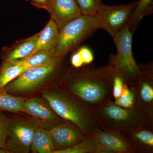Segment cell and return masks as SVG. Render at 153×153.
I'll list each match as a JSON object with an SVG mask.
<instances>
[{
    "label": "cell",
    "instance_id": "6da1fadb",
    "mask_svg": "<svg viewBox=\"0 0 153 153\" xmlns=\"http://www.w3.org/2000/svg\"><path fill=\"white\" fill-rule=\"evenodd\" d=\"M75 68L66 73L61 83L69 94L92 112L112 101V66L96 67L90 63Z\"/></svg>",
    "mask_w": 153,
    "mask_h": 153
},
{
    "label": "cell",
    "instance_id": "7a4b0ae2",
    "mask_svg": "<svg viewBox=\"0 0 153 153\" xmlns=\"http://www.w3.org/2000/svg\"><path fill=\"white\" fill-rule=\"evenodd\" d=\"M43 97L61 119L78 127L91 137L100 129L93 113L63 87L56 86L45 91Z\"/></svg>",
    "mask_w": 153,
    "mask_h": 153
},
{
    "label": "cell",
    "instance_id": "3957f363",
    "mask_svg": "<svg viewBox=\"0 0 153 153\" xmlns=\"http://www.w3.org/2000/svg\"><path fill=\"white\" fill-rule=\"evenodd\" d=\"M100 129L121 133L127 130H135L153 126V115L135 105L131 108L119 106L111 101L93 112Z\"/></svg>",
    "mask_w": 153,
    "mask_h": 153
},
{
    "label": "cell",
    "instance_id": "277c9868",
    "mask_svg": "<svg viewBox=\"0 0 153 153\" xmlns=\"http://www.w3.org/2000/svg\"><path fill=\"white\" fill-rule=\"evenodd\" d=\"M133 34L126 24L113 37L116 46L117 54L110 56L108 63L123 77L129 87L136 82L140 74L133 54Z\"/></svg>",
    "mask_w": 153,
    "mask_h": 153
},
{
    "label": "cell",
    "instance_id": "5b68a950",
    "mask_svg": "<svg viewBox=\"0 0 153 153\" xmlns=\"http://www.w3.org/2000/svg\"><path fill=\"white\" fill-rule=\"evenodd\" d=\"M63 57H55L46 65L26 70L4 88L10 94L23 95L35 92L60 69Z\"/></svg>",
    "mask_w": 153,
    "mask_h": 153
},
{
    "label": "cell",
    "instance_id": "8992f818",
    "mask_svg": "<svg viewBox=\"0 0 153 153\" xmlns=\"http://www.w3.org/2000/svg\"><path fill=\"white\" fill-rule=\"evenodd\" d=\"M98 29L95 17L81 15L68 22L60 30L55 47V57H63Z\"/></svg>",
    "mask_w": 153,
    "mask_h": 153
},
{
    "label": "cell",
    "instance_id": "52a82bcc",
    "mask_svg": "<svg viewBox=\"0 0 153 153\" xmlns=\"http://www.w3.org/2000/svg\"><path fill=\"white\" fill-rule=\"evenodd\" d=\"M7 131L6 149L11 153H28L38 125L32 118L9 119L2 114Z\"/></svg>",
    "mask_w": 153,
    "mask_h": 153
},
{
    "label": "cell",
    "instance_id": "ba28073f",
    "mask_svg": "<svg viewBox=\"0 0 153 153\" xmlns=\"http://www.w3.org/2000/svg\"><path fill=\"white\" fill-rule=\"evenodd\" d=\"M137 2L109 6L102 3L94 15L98 29L105 30L112 37L128 22Z\"/></svg>",
    "mask_w": 153,
    "mask_h": 153
},
{
    "label": "cell",
    "instance_id": "9c48e42d",
    "mask_svg": "<svg viewBox=\"0 0 153 153\" xmlns=\"http://www.w3.org/2000/svg\"><path fill=\"white\" fill-rule=\"evenodd\" d=\"M140 74L131 86L136 95V106L153 115V65L138 64Z\"/></svg>",
    "mask_w": 153,
    "mask_h": 153
},
{
    "label": "cell",
    "instance_id": "30bf717a",
    "mask_svg": "<svg viewBox=\"0 0 153 153\" xmlns=\"http://www.w3.org/2000/svg\"><path fill=\"white\" fill-rule=\"evenodd\" d=\"M24 112L31 116L39 126L49 130L65 121L56 114L44 97L27 99Z\"/></svg>",
    "mask_w": 153,
    "mask_h": 153
},
{
    "label": "cell",
    "instance_id": "8fae6325",
    "mask_svg": "<svg viewBox=\"0 0 153 153\" xmlns=\"http://www.w3.org/2000/svg\"><path fill=\"white\" fill-rule=\"evenodd\" d=\"M55 153L65 149L91 137L78 127L65 121L49 130Z\"/></svg>",
    "mask_w": 153,
    "mask_h": 153
},
{
    "label": "cell",
    "instance_id": "7c38bea8",
    "mask_svg": "<svg viewBox=\"0 0 153 153\" xmlns=\"http://www.w3.org/2000/svg\"><path fill=\"white\" fill-rule=\"evenodd\" d=\"M95 153H134L122 134L99 129L92 136Z\"/></svg>",
    "mask_w": 153,
    "mask_h": 153
},
{
    "label": "cell",
    "instance_id": "4fadbf2b",
    "mask_svg": "<svg viewBox=\"0 0 153 153\" xmlns=\"http://www.w3.org/2000/svg\"><path fill=\"white\" fill-rule=\"evenodd\" d=\"M47 11L60 30L82 15L75 0H47Z\"/></svg>",
    "mask_w": 153,
    "mask_h": 153
},
{
    "label": "cell",
    "instance_id": "5bb4252c",
    "mask_svg": "<svg viewBox=\"0 0 153 153\" xmlns=\"http://www.w3.org/2000/svg\"><path fill=\"white\" fill-rule=\"evenodd\" d=\"M134 153H153V126L135 130H127L121 133Z\"/></svg>",
    "mask_w": 153,
    "mask_h": 153
},
{
    "label": "cell",
    "instance_id": "9a60e30c",
    "mask_svg": "<svg viewBox=\"0 0 153 153\" xmlns=\"http://www.w3.org/2000/svg\"><path fill=\"white\" fill-rule=\"evenodd\" d=\"M39 33L30 38L16 42L10 47H4L1 50L3 61H20L30 57L35 49Z\"/></svg>",
    "mask_w": 153,
    "mask_h": 153
},
{
    "label": "cell",
    "instance_id": "2e32d148",
    "mask_svg": "<svg viewBox=\"0 0 153 153\" xmlns=\"http://www.w3.org/2000/svg\"><path fill=\"white\" fill-rule=\"evenodd\" d=\"M59 36V28L55 22L50 19L44 29L40 32L36 47L31 55L43 50L55 48L58 44Z\"/></svg>",
    "mask_w": 153,
    "mask_h": 153
},
{
    "label": "cell",
    "instance_id": "e0dca14e",
    "mask_svg": "<svg viewBox=\"0 0 153 153\" xmlns=\"http://www.w3.org/2000/svg\"><path fill=\"white\" fill-rule=\"evenodd\" d=\"M31 150L33 153H53L55 149L49 130L37 127L32 139Z\"/></svg>",
    "mask_w": 153,
    "mask_h": 153
},
{
    "label": "cell",
    "instance_id": "ac0fdd59",
    "mask_svg": "<svg viewBox=\"0 0 153 153\" xmlns=\"http://www.w3.org/2000/svg\"><path fill=\"white\" fill-rule=\"evenodd\" d=\"M27 69L20 61H3L0 66V89L17 78Z\"/></svg>",
    "mask_w": 153,
    "mask_h": 153
},
{
    "label": "cell",
    "instance_id": "d6986e66",
    "mask_svg": "<svg viewBox=\"0 0 153 153\" xmlns=\"http://www.w3.org/2000/svg\"><path fill=\"white\" fill-rule=\"evenodd\" d=\"M153 12V0H139L137 2L134 10L127 23L130 31L134 33L138 27L143 18L151 15Z\"/></svg>",
    "mask_w": 153,
    "mask_h": 153
},
{
    "label": "cell",
    "instance_id": "ffe728a7",
    "mask_svg": "<svg viewBox=\"0 0 153 153\" xmlns=\"http://www.w3.org/2000/svg\"><path fill=\"white\" fill-rule=\"evenodd\" d=\"M27 98L14 96L8 93L4 88L0 89V111L13 113L24 112Z\"/></svg>",
    "mask_w": 153,
    "mask_h": 153
},
{
    "label": "cell",
    "instance_id": "44dd1931",
    "mask_svg": "<svg viewBox=\"0 0 153 153\" xmlns=\"http://www.w3.org/2000/svg\"><path fill=\"white\" fill-rule=\"evenodd\" d=\"M55 49L37 52L21 62L27 70L46 65L55 58Z\"/></svg>",
    "mask_w": 153,
    "mask_h": 153
},
{
    "label": "cell",
    "instance_id": "7402d4cb",
    "mask_svg": "<svg viewBox=\"0 0 153 153\" xmlns=\"http://www.w3.org/2000/svg\"><path fill=\"white\" fill-rule=\"evenodd\" d=\"M96 147L92 137L74 146L55 153H95Z\"/></svg>",
    "mask_w": 153,
    "mask_h": 153
},
{
    "label": "cell",
    "instance_id": "603a6c76",
    "mask_svg": "<svg viewBox=\"0 0 153 153\" xmlns=\"http://www.w3.org/2000/svg\"><path fill=\"white\" fill-rule=\"evenodd\" d=\"M114 102L125 108H131L135 105L136 95L133 89L126 84L120 96Z\"/></svg>",
    "mask_w": 153,
    "mask_h": 153
},
{
    "label": "cell",
    "instance_id": "cb8c5ba5",
    "mask_svg": "<svg viewBox=\"0 0 153 153\" xmlns=\"http://www.w3.org/2000/svg\"><path fill=\"white\" fill-rule=\"evenodd\" d=\"M82 15L94 16L101 5V0H75Z\"/></svg>",
    "mask_w": 153,
    "mask_h": 153
},
{
    "label": "cell",
    "instance_id": "d4e9b609",
    "mask_svg": "<svg viewBox=\"0 0 153 153\" xmlns=\"http://www.w3.org/2000/svg\"><path fill=\"white\" fill-rule=\"evenodd\" d=\"M126 84V83L123 77L114 70L113 82L112 95L115 100H117L121 95L124 87Z\"/></svg>",
    "mask_w": 153,
    "mask_h": 153
},
{
    "label": "cell",
    "instance_id": "484cf974",
    "mask_svg": "<svg viewBox=\"0 0 153 153\" xmlns=\"http://www.w3.org/2000/svg\"><path fill=\"white\" fill-rule=\"evenodd\" d=\"M82 59L84 65L91 63L94 59L93 52L89 48L82 47L77 51Z\"/></svg>",
    "mask_w": 153,
    "mask_h": 153
},
{
    "label": "cell",
    "instance_id": "4316f807",
    "mask_svg": "<svg viewBox=\"0 0 153 153\" xmlns=\"http://www.w3.org/2000/svg\"><path fill=\"white\" fill-rule=\"evenodd\" d=\"M7 139V131L4 121L2 114L0 113V148L6 149V141Z\"/></svg>",
    "mask_w": 153,
    "mask_h": 153
},
{
    "label": "cell",
    "instance_id": "83f0119b",
    "mask_svg": "<svg viewBox=\"0 0 153 153\" xmlns=\"http://www.w3.org/2000/svg\"><path fill=\"white\" fill-rule=\"evenodd\" d=\"M71 64L74 68H79L84 66L82 59L77 51L71 56Z\"/></svg>",
    "mask_w": 153,
    "mask_h": 153
},
{
    "label": "cell",
    "instance_id": "f1b7e54d",
    "mask_svg": "<svg viewBox=\"0 0 153 153\" xmlns=\"http://www.w3.org/2000/svg\"><path fill=\"white\" fill-rule=\"evenodd\" d=\"M31 4L38 9L47 10V0H31Z\"/></svg>",
    "mask_w": 153,
    "mask_h": 153
},
{
    "label": "cell",
    "instance_id": "f546056e",
    "mask_svg": "<svg viewBox=\"0 0 153 153\" xmlns=\"http://www.w3.org/2000/svg\"><path fill=\"white\" fill-rule=\"evenodd\" d=\"M0 153H9V151L6 149L0 148Z\"/></svg>",
    "mask_w": 153,
    "mask_h": 153
},
{
    "label": "cell",
    "instance_id": "4dcf8cb0",
    "mask_svg": "<svg viewBox=\"0 0 153 153\" xmlns=\"http://www.w3.org/2000/svg\"><path fill=\"white\" fill-rule=\"evenodd\" d=\"M26 1H29V0H26Z\"/></svg>",
    "mask_w": 153,
    "mask_h": 153
}]
</instances>
